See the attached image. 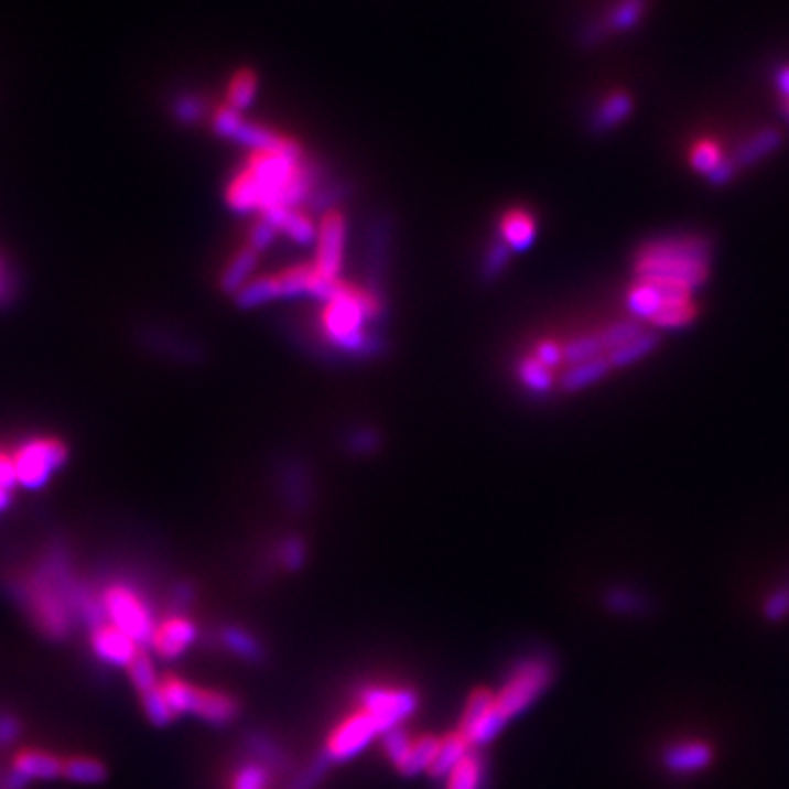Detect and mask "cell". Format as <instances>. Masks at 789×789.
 Segmentation results:
<instances>
[{"mask_svg": "<svg viewBox=\"0 0 789 789\" xmlns=\"http://www.w3.org/2000/svg\"><path fill=\"white\" fill-rule=\"evenodd\" d=\"M640 283H651L662 294L693 296L709 277V244L695 235H671L645 244L634 266Z\"/></svg>", "mask_w": 789, "mask_h": 789, "instance_id": "6da1fadb", "label": "cell"}, {"mask_svg": "<svg viewBox=\"0 0 789 789\" xmlns=\"http://www.w3.org/2000/svg\"><path fill=\"white\" fill-rule=\"evenodd\" d=\"M382 314V294L369 288L360 290L345 285L343 294L327 303L323 312V332L338 352L360 360H371L387 352L385 336L371 332V325L378 323Z\"/></svg>", "mask_w": 789, "mask_h": 789, "instance_id": "7a4b0ae2", "label": "cell"}, {"mask_svg": "<svg viewBox=\"0 0 789 789\" xmlns=\"http://www.w3.org/2000/svg\"><path fill=\"white\" fill-rule=\"evenodd\" d=\"M558 680V660L549 651H529L516 658L502 680V687L494 691V711L500 722H509L533 709L544 693Z\"/></svg>", "mask_w": 789, "mask_h": 789, "instance_id": "3957f363", "label": "cell"}, {"mask_svg": "<svg viewBox=\"0 0 789 789\" xmlns=\"http://www.w3.org/2000/svg\"><path fill=\"white\" fill-rule=\"evenodd\" d=\"M161 689H163L172 711L179 717L194 715L208 726L224 728V726H230L233 722H237V717L241 715V704L235 695L224 693V691L202 689L196 684H190L187 680H183L179 675L161 678Z\"/></svg>", "mask_w": 789, "mask_h": 789, "instance_id": "277c9868", "label": "cell"}, {"mask_svg": "<svg viewBox=\"0 0 789 789\" xmlns=\"http://www.w3.org/2000/svg\"><path fill=\"white\" fill-rule=\"evenodd\" d=\"M13 465L18 487L35 491L42 489L57 469L68 461V447L57 436H31L20 441L13 450Z\"/></svg>", "mask_w": 789, "mask_h": 789, "instance_id": "5b68a950", "label": "cell"}, {"mask_svg": "<svg viewBox=\"0 0 789 789\" xmlns=\"http://www.w3.org/2000/svg\"><path fill=\"white\" fill-rule=\"evenodd\" d=\"M106 620L134 638L143 649L150 647L152 634L156 629V618L148 601L128 584L115 582L108 584L99 594Z\"/></svg>", "mask_w": 789, "mask_h": 789, "instance_id": "8992f818", "label": "cell"}, {"mask_svg": "<svg viewBox=\"0 0 789 789\" xmlns=\"http://www.w3.org/2000/svg\"><path fill=\"white\" fill-rule=\"evenodd\" d=\"M382 735L385 728L380 726V722L365 709H358L329 733L321 753L332 761V766L347 764L363 755Z\"/></svg>", "mask_w": 789, "mask_h": 789, "instance_id": "52a82bcc", "label": "cell"}, {"mask_svg": "<svg viewBox=\"0 0 789 789\" xmlns=\"http://www.w3.org/2000/svg\"><path fill=\"white\" fill-rule=\"evenodd\" d=\"M505 728L507 726L498 720L494 711V691L489 687H476L467 695L456 731L474 750H480L489 746Z\"/></svg>", "mask_w": 789, "mask_h": 789, "instance_id": "ba28073f", "label": "cell"}, {"mask_svg": "<svg viewBox=\"0 0 789 789\" xmlns=\"http://www.w3.org/2000/svg\"><path fill=\"white\" fill-rule=\"evenodd\" d=\"M360 709L371 713L387 731L401 726L419 709V695L406 687H380L371 684L358 693Z\"/></svg>", "mask_w": 789, "mask_h": 789, "instance_id": "9c48e42d", "label": "cell"}, {"mask_svg": "<svg viewBox=\"0 0 789 789\" xmlns=\"http://www.w3.org/2000/svg\"><path fill=\"white\" fill-rule=\"evenodd\" d=\"M347 233H349V224L345 213L329 210L321 217L318 237H316V259L312 263L321 277L338 279L345 259Z\"/></svg>", "mask_w": 789, "mask_h": 789, "instance_id": "30bf717a", "label": "cell"}, {"mask_svg": "<svg viewBox=\"0 0 789 789\" xmlns=\"http://www.w3.org/2000/svg\"><path fill=\"white\" fill-rule=\"evenodd\" d=\"M90 647L101 662L121 669H128L143 649L134 638L108 620L90 627Z\"/></svg>", "mask_w": 789, "mask_h": 789, "instance_id": "8fae6325", "label": "cell"}, {"mask_svg": "<svg viewBox=\"0 0 789 789\" xmlns=\"http://www.w3.org/2000/svg\"><path fill=\"white\" fill-rule=\"evenodd\" d=\"M197 640V625L185 614L163 618L150 640V649L163 660L181 658Z\"/></svg>", "mask_w": 789, "mask_h": 789, "instance_id": "7c38bea8", "label": "cell"}, {"mask_svg": "<svg viewBox=\"0 0 789 789\" xmlns=\"http://www.w3.org/2000/svg\"><path fill=\"white\" fill-rule=\"evenodd\" d=\"M662 768L673 777H693L711 768L715 753L706 742H675L662 750Z\"/></svg>", "mask_w": 789, "mask_h": 789, "instance_id": "4fadbf2b", "label": "cell"}, {"mask_svg": "<svg viewBox=\"0 0 789 789\" xmlns=\"http://www.w3.org/2000/svg\"><path fill=\"white\" fill-rule=\"evenodd\" d=\"M263 219H268L279 233H285L294 244L299 246H312L316 244L318 228L312 221V217L299 208H285V206H272L261 213Z\"/></svg>", "mask_w": 789, "mask_h": 789, "instance_id": "5bb4252c", "label": "cell"}, {"mask_svg": "<svg viewBox=\"0 0 789 789\" xmlns=\"http://www.w3.org/2000/svg\"><path fill=\"white\" fill-rule=\"evenodd\" d=\"M244 750L250 755L252 761L266 766L270 772H290L292 759L283 750V746L263 731H248L241 739Z\"/></svg>", "mask_w": 789, "mask_h": 789, "instance_id": "9a60e30c", "label": "cell"}, {"mask_svg": "<svg viewBox=\"0 0 789 789\" xmlns=\"http://www.w3.org/2000/svg\"><path fill=\"white\" fill-rule=\"evenodd\" d=\"M11 770L29 781H51L62 777L64 761L51 753L37 750V748H24L13 757Z\"/></svg>", "mask_w": 789, "mask_h": 789, "instance_id": "2e32d148", "label": "cell"}, {"mask_svg": "<svg viewBox=\"0 0 789 789\" xmlns=\"http://www.w3.org/2000/svg\"><path fill=\"white\" fill-rule=\"evenodd\" d=\"M601 605L625 618H645L651 614V596L631 586H609L601 592Z\"/></svg>", "mask_w": 789, "mask_h": 789, "instance_id": "e0dca14e", "label": "cell"}, {"mask_svg": "<svg viewBox=\"0 0 789 789\" xmlns=\"http://www.w3.org/2000/svg\"><path fill=\"white\" fill-rule=\"evenodd\" d=\"M283 500L294 516H301L312 507V478L303 463H288L283 467Z\"/></svg>", "mask_w": 789, "mask_h": 789, "instance_id": "ac0fdd59", "label": "cell"}, {"mask_svg": "<svg viewBox=\"0 0 789 789\" xmlns=\"http://www.w3.org/2000/svg\"><path fill=\"white\" fill-rule=\"evenodd\" d=\"M538 235L536 219L522 208H511L500 219V239L511 248V252H525L533 246Z\"/></svg>", "mask_w": 789, "mask_h": 789, "instance_id": "d6986e66", "label": "cell"}, {"mask_svg": "<svg viewBox=\"0 0 789 789\" xmlns=\"http://www.w3.org/2000/svg\"><path fill=\"white\" fill-rule=\"evenodd\" d=\"M259 266V252L255 248H250L248 244L241 246L233 259L226 263V268L219 274V290L226 296H235L252 277V272Z\"/></svg>", "mask_w": 789, "mask_h": 789, "instance_id": "ffe728a7", "label": "cell"}, {"mask_svg": "<svg viewBox=\"0 0 789 789\" xmlns=\"http://www.w3.org/2000/svg\"><path fill=\"white\" fill-rule=\"evenodd\" d=\"M219 642L224 649H228L235 658L248 662V664H263L266 662V649L261 640L239 625H224L219 629Z\"/></svg>", "mask_w": 789, "mask_h": 789, "instance_id": "44dd1931", "label": "cell"}, {"mask_svg": "<svg viewBox=\"0 0 789 789\" xmlns=\"http://www.w3.org/2000/svg\"><path fill=\"white\" fill-rule=\"evenodd\" d=\"M439 746H441V737H436V735L428 733V735L414 737L408 748V755L403 757L401 766L397 768V775H401L403 779H414L419 775H428V770L432 768V764L436 759Z\"/></svg>", "mask_w": 789, "mask_h": 789, "instance_id": "7402d4cb", "label": "cell"}, {"mask_svg": "<svg viewBox=\"0 0 789 789\" xmlns=\"http://www.w3.org/2000/svg\"><path fill=\"white\" fill-rule=\"evenodd\" d=\"M487 759L480 750H469L461 764L445 777V789H485Z\"/></svg>", "mask_w": 789, "mask_h": 789, "instance_id": "603a6c76", "label": "cell"}, {"mask_svg": "<svg viewBox=\"0 0 789 789\" xmlns=\"http://www.w3.org/2000/svg\"><path fill=\"white\" fill-rule=\"evenodd\" d=\"M281 299V283H279V274H270V277H261V279H252L248 281L235 296L233 303L237 310H257L263 307L272 301Z\"/></svg>", "mask_w": 789, "mask_h": 789, "instance_id": "cb8c5ba5", "label": "cell"}, {"mask_svg": "<svg viewBox=\"0 0 789 789\" xmlns=\"http://www.w3.org/2000/svg\"><path fill=\"white\" fill-rule=\"evenodd\" d=\"M472 750V746L465 742V737L458 731H452L441 737V746L436 753V759L432 768L428 770V777L434 781H445V777L461 764V759Z\"/></svg>", "mask_w": 789, "mask_h": 789, "instance_id": "d4e9b609", "label": "cell"}, {"mask_svg": "<svg viewBox=\"0 0 789 789\" xmlns=\"http://www.w3.org/2000/svg\"><path fill=\"white\" fill-rule=\"evenodd\" d=\"M609 371H612V365H609L607 356H601V358H594L591 363L569 367L562 374L560 385H562V389L566 393H580V391L588 389L592 385L601 382Z\"/></svg>", "mask_w": 789, "mask_h": 789, "instance_id": "484cf974", "label": "cell"}, {"mask_svg": "<svg viewBox=\"0 0 789 789\" xmlns=\"http://www.w3.org/2000/svg\"><path fill=\"white\" fill-rule=\"evenodd\" d=\"M695 305L691 296H675L664 294V303L658 310V314L651 318V323L660 329H682L695 321Z\"/></svg>", "mask_w": 789, "mask_h": 789, "instance_id": "4316f807", "label": "cell"}, {"mask_svg": "<svg viewBox=\"0 0 789 789\" xmlns=\"http://www.w3.org/2000/svg\"><path fill=\"white\" fill-rule=\"evenodd\" d=\"M226 204L235 213H259L261 210V196H259L257 183L252 181V176L246 170H241L226 187Z\"/></svg>", "mask_w": 789, "mask_h": 789, "instance_id": "83f0119b", "label": "cell"}, {"mask_svg": "<svg viewBox=\"0 0 789 789\" xmlns=\"http://www.w3.org/2000/svg\"><path fill=\"white\" fill-rule=\"evenodd\" d=\"M259 88V77L252 68H239L226 86V106L235 112H244L252 106Z\"/></svg>", "mask_w": 789, "mask_h": 789, "instance_id": "f1b7e54d", "label": "cell"}, {"mask_svg": "<svg viewBox=\"0 0 789 789\" xmlns=\"http://www.w3.org/2000/svg\"><path fill=\"white\" fill-rule=\"evenodd\" d=\"M631 112V99L625 93H612L601 104L598 110L592 117V130L594 132H607L614 130L618 123H623Z\"/></svg>", "mask_w": 789, "mask_h": 789, "instance_id": "f546056e", "label": "cell"}, {"mask_svg": "<svg viewBox=\"0 0 789 789\" xmlns=\"http://www.w3.org/2000/svg\"><path fill=\"white\" fill-rule=\"evenodd\" d=\"M781 145V137L777 130H761L755 137H750L731 159L735 163V167H750L757 161H761L764 156L772 154L777 148Z\"/></svg>", "mask_w": 789, "mask_h": 789, "instance_id": "4dcf8cb0", "label": "cell"}, {"mask_svg": "<svg viewBox=\"0 0 789 789\" xmlns=\"http://www.w3.org/2000/svg\"><path fill=\"white\" fill-rule=\"evenodd\" d=\"M664 303V294L660 288L651 283H636L627 294V307L636 318H653Z\"/></svg>", "mask_w": 789, "mask_h": 789, "instance_id": "1f68e13d", "label": "cell"}, {"mask_svg": "<svg viewBox=\"0 0 789 789\" xmlns=\"http://www.w3.org/2000/svg\"><path fill=\"white\" fill-rule=\"evenodd\" d=\"M656 345H658V336L642 332L631 343H627L620 349L607 354V360H609L612 369H625V367L642 360L645 356H649L656 349Z\"/></svg>", "mask_w": 789, "mask_h": 789, "instance_id": "d6a6232c", "label": "cell"}, {"mask_svg": "<svg viewBox=\"0 0 789 789\" xmlns=\"http://www.w3.org/2000/svg\"><path fill=\"white\" fill-rule=\"evenodd\" d=\"M106 766L93 757H71L64 761L62 777L79 783V786H95L106 779Z\"/></svg>", "mask_w": 789, "mask_h": 789, "instance_id": "836d02e7", "label": "cell"}, {"mask_svg": "<svg viewBox=\"0 0 789 789\" xmlns=\"http://www.w3.org/2000/svg\"><path fill=\"white\" fill-rule=\"evenodd\" d=\"M312 281H314V266H312V263L292 266V268L283 270V272L279 274V283H281V299H301V296H310Z\"/></svg>", "mask_w": 789, "mask_h": 789, "instance_id": "e575fe53", "label": "cell"}, {"mask_svg": "<svg viewBox=\"0 0 789 789\" xmlns=\"http://www.w3.org/2000/svg\"><path fill=\"white\" fill-rule=\"evenodd\" d=\"M645 7H647V0H618L605 13V29L607 31H629V29H634L642 18Z\"/></svg>", "mask_w": 789, "mask_h": 789, "instance_id": "d590c367", "label": "cell"}, {"mask_svg": "<svg viewBox=\"0 0 789 789\" xmlns=\"http://www.w3.org/2000/svg\"><path fill=\"white\" fill-rule=\"evenodd\" d=\"M139 698H141V706H143L145 717H148L154 726L163 728V726H170L174 720H179V715L172 711V706H170V702H167V698H165L161 684L154 687V689H150V691H145V693H139Z\"/></svg>", "mask_w": 789, "mask_h": 789, "instance_id": "8d00e7d4", "label": "cell"}, {"mask_svg": "<svg viewBox=\"0 0 789 789\" xmlns=\"http://www.w3.org/2000/svg\"><path fill=\"white\" fill-rule=\"evenodd\" d=\"M511 255H514L511 248H509L502 239L494 241V244L485 250V255H483V259H480V268H478L480 279H483L485 283H491V281H496L498 277H502L505 270L509 268Z\"/></svg>", "mask_w": 789, "mask_h": 789, "instance_id": "74e56055", "label": "cell"}, {"mask_svg": "<svg viewBox=\"0 0 789 789\" xmlns=\"http://www.w3.org/2000/svg\"><path fill=\"white\" fill-rule=\"evenodd\" d=\"M518 378L531 393H549L553 387V371L540 365L536 358H522L518 363Z\"/></svg>", "mask_w": 789, "mask_h": 789, "instance_id": "f35d334b", "label": "cell"}, {"mask_svg": "<svg viewBox=\"0 0 789 789\" xmlns=\"http://www.w3.org/2000/svg\"><path fill=\"white\" fill-rule=\"evenodd\" d=\"M128 675H130V682L137 689V693H145V691H150V689L161 684V675L156 671V664H154L152 656L145 649H141V653L132 660V664L128 667Z\"/></svg>", "mask_w": 789, "mask_h": 789, "instance_id": "ab89813d", "label": "cell"}, {"mask_svg": "<svg viewBox=\"0 0 789 789\" xmlns=\"http://www.w3.org/2000/svg\"><path fill=\"white\" fill-rule=\"evenodd\" d=\"M562 352H564V363L569 367L573 365H582V363H591L594 358H601L605 354L601 341L596 334L592 336H580V338H573L569 341L566 345H562Z\"/></svg>", "mask_w": 789, "mask_h": 789, "instance_id": "60d3db41", "label": "cell"}, {"mask_svg": "<svg viewBox=\"0 0 789 789\" xmlns=\"http://www.w3.org/2000/svg\"><path fill=\"white\" fill-rule=\"evenodd\" d=\"M638 334H642L638 321L627 318V321H618V323L607 325V327H605L603 332H598L596 336H598V341H601L605 354H612V352L620 349L623 345L631 343Z\"/></svg>", "mask_w": 789, "mask_h": 789, "instance_id": "b9f144b4", "label": "cell"}, {"mask_svg": "<svg viewBox=\"0 0 789 789\" xmlns=\"http://www.w3.org/2000/svg\"><path fill=\"white\" fill-rule=\"evenodd\" d=\"M724 152L722 148L711 141V139H704V141H698L691 150V165L698 174L702 176H711L722 163H724Z\"/></svg>", "mask_w": 789, "mask_h": 789, "instance_id": "7bdbcfd3", "label": "cell"}, {"mask_svg": "<svg viewBox=\"0 0 789 789\" xmlns=\"http://www.w3.org/2000/svg\"><path fill=\"white\" fill-rule=\"evenodd\" d=\"M279 562L281 569L285 573H299L303 571L305 562H307V544L305 538L299 533H290L288 538L281 540V549H279Z\"/></svg>", "mask_w": 789, "mask_h": 789, "instance_id": "ee69618b", "label": "cell"}, {"mask_svg": "<svg viewBox=\"0 0 789 789\" xmlns=\"http://www.w3.org/2000/svg\"><path fill=\"white\" fill-rule=\"evenodd\" d=\"M270 779H272V772H270L266 766H261V764L248 759V761H244V764L237 766V770H235V775H233V781H230V788L268 789Z\"/></svg>", "mask_w": 789, "mask_h": 789, "instance_id": "f6af8a7d", "label": "cell"}, {"mask_svg": "<svg viewBox=\"0 0 789 789\" xmlns=\"http://www.w3.org/2000/svg\"><path fill=\"white\" fill-rule=\"evenodd\" d=\"M352 194L349 185L347 183H329V185H318L314 190V194L307 199L312 213H329V210H338V204L345 199V197Z\"/></svg>", "mask_w": 789, "mask_h": 789, "instance_id": "bcb514c9", "label": "cell"}, {"mask_svg": "<svg viewBox=\"0 0 789 789\" xmlns=\"http://www.w3.org/2000/svg\"><path fill=\"white\" fill-rule=\"evenodd\" d=\"M385 439L376 428H356L345 436V450L352 456H371L380 452Z\"/></svg>", "mask_w": 789, "mask_h": 789, "instance_id": "7dc6e473", "label": "cell"}, {"mask_svg": "<svg viewBox=\"0 0 789 789\" xmlns=\"http://www.w3.org/2000/svg\"><path fill=\"white\" fill-rule=\"evenodd\" d=\"M329 768H332V761L323 755V753H318L301 772H296V777H294V781L290 783V789H316L321 783H323V779L327 777V772H329Z\"/></svg>", "mask_w": 789, "mask_h": 789, "instance_id": "c3c4849f", "label": "cell"}, {"mask_svg": "<svg viewBox=\"0 0 789 789\" xmlns=\"http://www.w3.org/2000/svg\"><path fill=\"white\" fill-rule=\"evenodd\" d=\"M380 739H382V748H385V753H387V759L391 761V766L397 770V768L401 766L403 757L408 755V748H410V744H412V737L403 731V726H397V728L387 731Z\"/></svg>", "mask_w": 789, "mask_h": 789, "instance_id": "681fc988", "label": "cell"}, {"mask_svg": "<svg viewBox=\"0 0 789 789\" xmlns=\"http://www.w3.org/2000/svg\"><path fill=\"white\" fill-rule=\"evenodd\" d=\"M761 614L768 623H781L789 616V582L770 592L761 605Z\"/></svg>", "mask_w": 789, "mask_h": 789, "instance_id": "f907efd6", "label": "cell"}, {"mask_svg": "<svg viewBox=\"0 0 789 789\" xmlns=\"http://www.w3.org/2000/svg\"><path fill=\"white\" fill-rule=\"evenodd\" d=\"M277 235H279V230L268 219L259 217V221L252 226V230L248 235V246L261 255L263 250H268L274 244Z\"/></svg>", "mask_w": 789, "mask_h": 789, "instance_id": "816d5d0a", "label": "cell"}, {"mask_svg": "<svg viewBox=\"0 0 789 789\" xmlns=\"http://www.w3.org/2000/svg\"><path fill=\"white\" fill-rule=\"evenodd\" d=\"M204 112H206V104L194 95H185L174 104V115L183 123H196L204 117Z\"/></svg>", "mask_w": 789, "mask_h": 789, "instance_id": "f5cc1de1", "label": "cell"}, {"mask_svg": "<svg viewBox=\"0 0 789 789\" xmlns=\"http://www.w3.org/2000/svg\"><path fill=\"white\" fill-rule=\"evenodd\" d=\"M533 358H536L540 365H544L547 369H551V371H555L558 367L564 365L562 345H558V343H553V341H542V343H538Z\"/></svg>", "mask_w": 789, "mask_h": 789, "instance_id": "db71d44e", "label": "cell"}, {"mask_svg": "<svg viewBox=\"0 0 789 789\" xmlns=\"http://www.w3.org/2000/svg\"><path fill=\"white\" fill-rule=\"evenodd\" d=\"M194 594H196V591H194V586L190 584V582H183V584H179L176 588H174V605H176V609H181V614L194 603Z\"/></svg>", "mask_w": 789, "mask_h": 789, "instance_id": "11a10c76", "label": "cell"}, {"mask_svg": "<svg viewBox=\"0 0 789 789\" xmlns=\"http://www.w3.org/2000/svg\"><path fill=\"white\" fill-rule=\"evenodd\" d=\"M18 722L11 715H0V746L13 742L18 737Z\"/></svg>", "mask_w": 789, "mask_h": 789, "instance_id": "9f6ffc18", "label": "cell"}, {"mask_svg": "<svg viewBox=\"0 0 789 789\" xmlns=\"http://www.w3.org/2000/svg\"><path fill=\"white\" fill-rule=\"evenodd\" d=\"M735 163L731 161V159H726L711 176H709V181L713 183V185H724V183H728L733 176H735Z\"/></svg>", "mask_w": 789, "mask_h": 789, "instance_id": "6f0895ef", "label": "cell"}, {"mask_svg": "<svg viewBox=\"0 0 789 789\" xmlns=\"http://www.w3.org/2000/svg\"><path fill=\"white\" fill-rule=\"evenodd\" d=\"M777 86H779V90L783 93L786 104H789V66L781 68V73L777 75Z\"/></svg>", "mask_w": 789, "mask_h": 789, "instance_id": "680465c9", "label": "cell"}, {"mask_svg": "<svg viewBox=\"0 0 789 789\" xmlns=\"http://www.w3.org/2000/svg\"><path fill=\"white\" fill-rule=\"evenodd\" d=\"M7 274H4V266H2V261H0V296L4 294V290H7Z\"/></svg>", "mask_w": 789, "mask_h": 789, "instance_id": "91938a15", "label": "cell"}, {"mask_svg": "<svg viewBox=\"0 0 789 789\" xmlns=\"http://www.w3.org/2000/svg\"><path fill=\"white\" fill-rule=\"evenodd\" d=\"M9 500H11V491H7V489H0V511L9 505Z\"/></svg>", "mask_w": 789, "mask_h": 789, "instance_id": "94428289", "label": "cell"}, {"mask_svg": "<svg viewBox=\"0 0 789 789\" xmlns=\"http://www.w3.org/2000/svg\"><path fill=\"white\" fill-rule=\"evenodd\" d=\"M786 110H788V117H789V104H786Z\"/></svg>", "mask_w": 789, "mask_h": 789, "instance_id": "6125c7cd", "label": "cell"}]
</instances>
